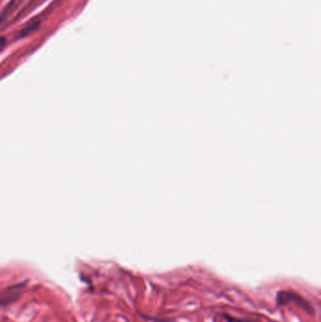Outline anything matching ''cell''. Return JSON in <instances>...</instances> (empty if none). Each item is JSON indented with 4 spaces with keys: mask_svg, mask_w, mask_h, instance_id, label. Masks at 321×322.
I'll list each match as a JSON object with an SVG mask.
<instances>
[{
    "mask_svg": "<svg viewBox=\"0 0 321 322\" xmlns=\"http://www.w3.org/2000/svg\"><path fill=\"white\" fill-rule=\"evenodd\" d=\"M276 305L278 307L286 306L289 303H295L298 307L308 313L311 316H315L316 312L313 305L300 294L293 290H280L276 294Z\"/></svg>",
    "mask_w": 321,
    "mask_h": 322,
    "instance_id": "obj_1",
    "label": "cell"
},
{
    "mask_svg": "<svg viewBox=\"0 0 321 322\" xmlns=\"http://www.w3.org/2000/svg\"><path fill=\"white\" fill-rule=\"evenodd\" d=\"M24 286V284H21L9 287L5 292H3L2 296L0 297V305H7L16 300L21 296L22 289Z\"/></svg>",
    "mask_w": 321,
    "mask_h": 322,
    "instance_id": "obj_2",
    "label": "cell"
},
{
    "mask_svg": "<svg viewBox=\"0 0 321 322\" xmlns=\"http://www.w3.org/2000/svg\"><path fill=\"white\" fill-rule=\"evenodd\" d=\"M224 319L227 322H259L253 321V320H249V319H238V318H235V317L227 315V314H224Z\"/></svg>",
    "mask_w": 321,
    "mask_h": 322,
    "instance_id": "obj_3",
    "label": "cell"
},
{
    "mask_svg": "<svg viewBox=\"0 0 321 322\" xmlns=\"http://www.w3.org/2000/svg\"><path fill=\"white\" fill-rule=\"evenodd\" d=\"M146 321H151L152 322H174L170 319H151L148 317H143Z\"/></svg>",
    "mask_w": 321,
    "mask_h": 322,
    "instance_id": "obj_4",
    "label": "cell"
},
{
    "mask_svg": "<svg viewBox=\"0 0 321 322\" xmlns=\"http://www.w3.org/2000/svg\"><path fill=\"white\" fill-rule=\"evenodd\" d=\"M37 26H38V24H32L30 27H28V28H25V29H23V35L28 34V33H30V31L35 30L36 28H37Z\"/></svg>",
    "mask_w": 321,
    "mask_h": 322,
    "instance_id": "obj_5",
    "label": "cell"
},
{
    "mask_svg": "<svg viewBox=\"0 0 321 322\" xmlns=\"http://www.w3.org/2000/svg\"><path fill=\"white\" fill-rule=\"evenodd\" d=\"M6 46V39L3 37H0V51L5 48Z\"/></svg>",
    "mask_w": 321,
    "mask_h": 322,
    "instance_id": "obj_6",
    "label": "cell"
}]
</instances>
